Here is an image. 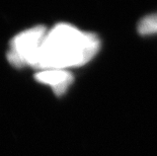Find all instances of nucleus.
<instances>
[{"mask_svg": "<svg viewBox=\"0 0 157 156\" xmlns=\"http://www.w3.org/2000/svg\"><path fill=\"white\" fill-rule=\"evenodd\" d=\"M44 26H35L22 32L12 40L7 59L13 66H32L40 45L46 36Z\"/></svg>", "mask_w": 157, "mask_h": 156, "instance_id": "f03ea898", "label": "nucleus"}, {"mask_svg": "<svg viewBox=\"0 0 157 156\" xmlns=\"http://www.w3.org/2000/svg\"><path fill=\"white\" fill-rule=\"evenodd\" d=\"M138 31L142 35L157 32V14L149 15L140 21Z\"/></svg>", "mask_w": 157, "mask_h": 156, "instance_id": "20e7f679", "label": "nucleus"}, {"mask_svg": "<svg viewBox=\"0 0 157 156\" xmlns=\"http://www.w3.org/2000/svg\"><path fill=\"white\" fill-rule=\"evenodd\" d=\"M36 80L48 84L57 95H61L72 83V75L65 70H44L36 75Z\"/></svg>", "mask_w": 157, "mask_h": 156, "instance_id": "7ed1b4c3", "label": "nucleus"}, {"mask_svg": "<svg viewBox=\"0 0 157 156\" xmlns=\"http://www.w3.org/2000/svg\"><path fill=\"white\" fill-rule=\"evenodd\" d=\"M99 49V40L68 25H58L47 32L32 66L44 70H63L85 64Z\"/></svg>", "mask_w": 157, "mask_h": 156, "instance_id": "f257e3e1", "label": "nucleus"}]
</instances>
